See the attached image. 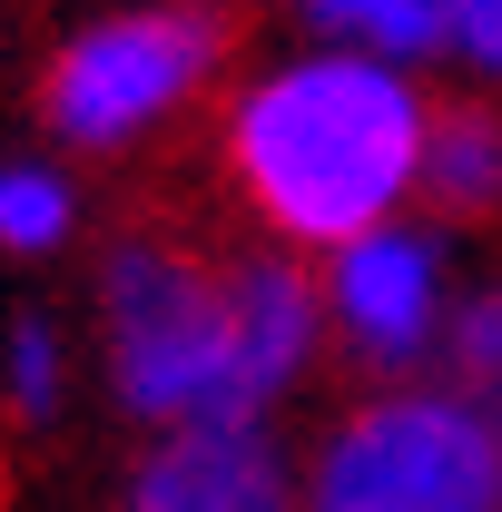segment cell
Listing matches in <instances>:
<instances>
[{"mask_svg": "<svg viewBox=\"0 0 502 512\" xmlns=\"http://www.w3.org/2000/svg\"><path fill=\"white\" fill-rule=\"evenodd\" d=\"M424 148H434V109L404 69L306 50L237 99L227 178L286 247L345 256L375 227H404V197L424 188Z\"/></svg>", "mask_w": 502, "mask_h": 512, "instance_id": "obj_2", "label": "cell"}, {"mask_svg": "<svg viewBox=\"0 0 502 512\" xmlns=\"http://www.w3.org/2000/svg\"><path fill=\"white\" fill-rule=\"evenodd\" d=\"M306 20L335 40V50H355V60H424V50H453V20H443V0H306Z\"/></svg>", "mask_w": 502, "mask_h": 512, "instance_id": "obj_7", "label": "cell"}, {"mask_svg": "<svg viewBox=\"0 0 502 512\" xmlns=\"http://www.w3.org/2000/svg\"><path fill=\"white\" fill-rule=\"evenodd\" d=\"M217 10L197 0H138V10H109L89 30H69L50 79H40V119L60 148H128L148 128H168L197 89L217 79Z\"/></svg>", "mask_w": 502, "mask_h": 512, "instance_id": "obj_3", "label": "cell"}, {"mask_svg": "<svg viewBox=\"0 0 502 512\" xmlns=\"http://www.w3.org/2000/svg\"><path fill=\"white\" fill-rule=\"evenodd\" d=\"M306 512H502V434L463 394H384L315 453Z\"/></svg>", "mask_w": 502, "mask_h": 512, "instance_id": "obj_4", "label": "cell"}, {"mask_svg": "<svg viewBox=\"0 0 502 512\" xmlns=\"http://www.w3.org/2000/svg\"><path fill=\"white\" fill-rule=\"evenodd\" d=\"M325 325H335L365 365H384V375L424 365L434 345H453L443 247L424 227H375V237H355L345 256H325Z\"/></svg>", "mask_w": 502, "mask_h": 512, "instance_id": "obj_5", "label": "cell"}, {"mask_svg": "<svg viewBox=\"0 0 502 512\" xmlns=\"http://www.w3.org/2000/svg\"><path fill=\"white\" fill-rule=\"evenodd\" d=\"M453 375H463L453 394L502 434V286H493V296H473V306L453 316Z\"/></svg>", "mask_w": 502, "mask_h": 512, "instance_id": "obj_11", "label": "cell"}, {"mask_svg": "<svg viewBox=\"0 0 502 512\" xmlns=\"http://www.w3.org/2000/svg\"><path fill=\"white\" fill-rule=\"evenodd\" d=\"M79 227V188L50 158H0V256H60Z\"/></svg>", "mask_w": 502, "mask_h": 512, "instance_id": "obj_8", "label": "cell"}, {"mask_svg": "<svg viewBox=\"0 0 502 512\" xmlns=\"http://www.w3.org/2000/svg\"><path fill=\"white\" fill-rule=\"evenodd\" d=\"M69 394V345L50 316H10V335H0V404L20 414V424H50Z\"/></svg>", "mask_w": 502, "mask_h": 512, "instance_id": "obj_10", "label": "cell"}, {"mask_svg": "<svg viewBox=\"0 0 502 512\" xmlns=\"http://www.w3.org/2000/svg\"><path fill=\"white\" fill-rule=\"evenodd\" d=\"M119 512H306V493L266 424H207V434H158L138 453Z\"/></svg>", "mask_w": 502, "mask_h": 512, "instance_id": "obj_6", "label": "cell"}, {"mask_svg": "<svg viewBox=\"0 0 502 512\" xmlns=\"http://www.w3.org/2000/svg\"><path fill=\"white\" fill-rule=\"evenodd\" d=\"M325 296L296 256H197L168 237H128L99 266V345L109 394L158 434L266 424L276 394L306 375Z\"/></svg>", "mask_w": 502, "mask_h": 512, "instance_id": "obj_1", "label": "cell"}, {"mask_svg": "<svg viewBox=\"0 0 502 512\" xmlns=\"http://www.w3.org/2000/svg\"><path fill=\"white\" fill-rule=\"evenodd\" d=\"M424 197L453 207V217H493L502 207V119H434Z\"/></svg>", "mask_w": 502, "mask_h": 512, "instance_id": "obj_9", "label": "cell"}]
</instances>
